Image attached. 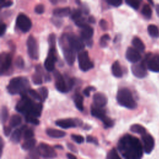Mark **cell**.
<instances>
[{"label":"cell","instance_id":"cell-60","mask_svg":"<svg viewBox=\"0 0 159 159\" xmlns=\"http://www.w3.org/2000/svg\"><path fill=\"white\" fill-rule=\"evenodd\" d=\"M55 147H56V148H62L61 146H59V145H56Z\"/></svg>","mask_w":159,"mask_h":159},{"label":"cell","instance_id":"cell-10","mask_svg":"<svg viewBox=\"0 0 159 159\" xmlns=\"http://www.w3.org/2000/svg\"><path fill=\"white\" fill-rule=\"evenodd\" d=\"M60 44H61V48H62V51H63V57L65 58V61H66V63L69 65H70V66L73 65V64L74 63V62L75 61V58H76V51H75L73 49H72L68 45V43H67L68 45H66L65 44V43L64 42H63L62 40H61Z\"/></svg>","mask_w":159,"mask_h":159},{"label":"cell","instance_id":"cell-32","mask_svg":"<svg viewBox=\"0 0 159 159\" xmlns=\"http://www.w3.org/2000/svg\"><path fill=\"white\" fill-rule=\"evenodd\" d=\"M35 143H36V140L34 139L27 140L22 143V148L25 150H31L34 149V146L35 145Z\"/></svg>","mask_w":159,"mask_h":159},{"label":"cell","instance_id":"cell-39","mask_svg":"<svg viewBox=\"0 0 159 159\" xmlns=\"http://www.w3.org/2000/svg\"><path fill=\"white\" fill-rule=\"evenodd\" d=\"M107 159H121L116 148H112L107 155Z\"/></svg>","mask_w":159,"mask_h":159},{"label":"cell","instance_id":"cell-1","mask_svg":"<svg viewBox=\"0 0 159 159\" xmlns=\"http://www.w3.org/2000/svg\"><path fill=\"white\" fill-rule=\"evenodd\" d=\"M117 148L125 159H141L143 147L140 140L135 137L126 134L120 139Z\"/></svg>","mask_w":159,"mask_h":159},{"label":"cell","instance_id":"cell-2","mask_svg":"<svg viewBox=\"0 0 159 159\" xmlns=\"http://www.w3.org/2000/svg\"><path fill=\"white\" fill-rule=\"evenodd\" d=\"M41 102H35L27 96H22L21 99L17 103L15 109L16 111L25 116H32L39 117L41 116L42 111Z\"/></svg>","mask_w":159,"mask_h":159},{"label":"cell","instance_id":"cell-4","mask_svg":"<svg viewBox=\"0 0 159 159\" xmlns=\"http://www.w3.org/2000/svg\"><path fill=\"white\" fill-rule=\"evenodd\" d=\"M116 99L120 106L126 108L134 109L137 107V104L133 98L131 91L127 88H120L118 90Z\"/></svg>","mask_w":159,"mask_h":159},{"label":"cell","instance_id":"cell-18","mask_svg":"<svg viewBox=\"0 0 159 159\" xmlns=\"http://www.w3.org/2000/svg\"><path fill=\"white\" fill-rule=\"evenodd\" d=\"M127 60L131 63H136L141 59L140 52L133 47H128L125 52Z\"/></svg>","mask_w":159,"mask_h":159},{"label":"cell","instance_id":"cell-50","mask_svg":"<svg viewBox=\"0 0 159 159\" xmlns=\"http://www.w3.org/2000/svg\"><path fill=\"white\" fill-rule=\"evenodd\" d=\"M45 10L44 8V6L42 4H38L34 8V11L37 14H41L42 13H43Z\"/></svg>","mask_w":159,"mask_h":159},{"label":"cell","instance_id":"cell-36","mask_svg":"<svg viewBox=\"0 0 159 159\" xmlns=\"http://www.w3.org/2000/svg\"><path fill=\"white\" fill-rule=\"evenodd\" d=\"M40 156V155L39 154L37 148H34V149L30 150V152L29 153L26 159H39Z\"/></svg>","mask_w":159,"mask_h":159},{"label":"cell","instance_id":"cell-49","mask_svg":"<svg viewBox=\"0 0 159 159\" xmlns=\"http://www.w3.org/2000/svg\"><path fill=\"white\" fill-rule=\"evenodd\" d=\"M107 3L110 4L111 6L114 7H119L122 3V1L121 0H106Z\"/></svg>","mask_w":159,"mask_h":159},{"label":"cell","instance_id":"cell-24","mask_svg":"<svg viewBox=\"0 0 159 159\" xmlns=\"http://www.w3.org/2000/svg\"><path fill=\"white\" fill-rule=\"evenodd\" d=\"M46 133L49 137L52 138H61L66 135V132L64 131L55 129H47Z\"/></svg>","mask_w":159,"mask_h":159},{"label":"cell","instance_id":"cell-15","mask_svg":"<svg viewBox=\"0 0 159 159\" xmlns=\"http://www.w3.org/2000/svg\"><path fill=\"white\" fill-rule=\"evenodd\" d=\"M142 140L143 142V148L146 153H150L153 150L155 146V140L153 137L148 134H145L142 135Z\"/></svg>","mask_w":159,"mask_h":159},{"label":"cell","instance_id":"cell-31","mask_svg":"<svg viewBox=\"0 0 159 159\" xmlns=\"http://www.w3.org/2000/svg\"><path fill=\"white\" fill-rule=\"evenodd\" d=\"M141 13L145 18H146L147 19H150L152 17V9H151L150 5L148 4H144L142 8Z\"/></svg>","mask_w":159,"mask_h":159},{"label":"cell","instance_id":"cell-29","mask_svg":"<svg viewBox=\"0 0 159 159\" xmlns=\"http://www.w3.org/2000/svg\"><path fill=\"white\" fill-rule=\"evenodd\" d=\"M130 130L134 133H137L140 135H143L146 134V129L144 127L140 124H133L130 126Z\"/></svg>","mask_w":159,"mask_h":159},{"label":"cell","instance_id":"cell-34","mask_svg":"<svg viewBox=\"0 0 159 159\" xmlns=\"http://www.w3.org/2000/svg\"><path fill=\"white\" fill-rule=\"evenodd\" d=\"M9 117V112L6 106H2L1 111V120L2 123H4L7 121Z\"/></svg>","mask_w":159,"mask_h":159},{"label":"cell","instance_id":"cell-40","mask_svg":"<svg viewBox=\"0 0 159 159\" xmlns=\"http://www.w3.org/2000/svg\"><path fill=\"white\" fill-rule=\"evenodd\" d=\"M110 40V37L108 34L103 35L99 40V45L102 47H106L107 45V42Z\"/></svg>","mask_w":159,"mask_h":159},{"label":"cell","instance_id":"cell-17","mask_svg":"<svg viewBox=\"0 0 159 159\" xmlns=\"http://www.w3.org/2000/svg\"><path fill=\"white\" fill-rule=\"evenodd\" d=\"M81 122L80 120L75 119H59L55 121V124L57 126H59L63 129H68L71 127H75L77 126V124H80Z\"/></svg>","mask_w":159,"mask_h":159},{"label":"cell","instance_id":"cell-20","mask_svg":"<svg viewBox=\"0 0 159 159\" xmlns=\"http://www.w3.org/2000/svg\"><path fill=\"white\" fill-rule=\"evenodd\" d=\"M91 114L93 116L100 119L103 122L107 116L106 115V111L104 109L101 107H98L94 106H92L91 107Z\"/></svg>","mask_w":159,"mask_h":159},{"label":"cell","instance_id":"cell-57","mask_svg":"<svg viewBox=\"0 0 159 159\" xmlns=\"http://www.w3.org/2000/svg\"><path fill=\"white\" fill-rule=\"evenodd\" d=\"M88 22L91 23V24H94L96 22V20H95V18L92 16H90L89 17H88Z\"/></svg>","mask_w":159,"mask_h":159},{"label":"cell","instance_id":"cell-44","mask_svg":"<svg viewBox=\"0 0 159 159\" xmlns=\"http://www.w3.org/2000/svg\"><path fill=\"white\" fill-rule=\"evenodd\" d=\"M55 40H56V36L54 34H50L48 37V44L50 47H55Z\"/></svg>","mask_w":159,"mask_h":159},{"label":"cell","instance_id":"cell-16","mask_svg":"<svg viewBox=\"0 0 159 159\" xmlns=\"http://www.w3.org/2000/svg\"><path fill=\"white\" fill-rule=\"evenodd\" d=\"M12 57L9 53H2L1 55V74L5 73L11 66Z\"/></svg>","mask_w":159,"mask_h":159},{"label":"cell","instance_id":"cell-43","mask_svg":"<svg viewBox=\"0 0 159 159\" xmlns=\"http://www.w3.org/2000/svg\"><path fill=\"white\" fill-rule=\"evenodd\" d=\"M75 24L78 26V27H81V28H83L85 26H86L88 24L86 22V19L84 17H81L80 19H78V20H76V21H75Z\"/></svg>","mask_w":159,"mask_h":159},{"label":"cell","instance_id":"cell-26","mask_svg":"<svg viewBox=\"0 0 159 159\" xmlns=\"http://www.w3.org/2000/svg\"><path fill=\"white\" fill-rule=\"evenodd\" d=\"M132 44L139 52H143L145 47L142 40L138 37H134L132 40Z\"/></svg>","mask_w":159,"mask_h":159},{"label":"cell","instance_id":"cell-27","mask_svg":"<svg viewBox=\"0 0 159 159\" xmlns=\"http://www.w3.org/2000/svg\"><path fill=\"white\" fill-rule=\"evenodd\" d=\"M74 102L76 108L79 111H83V96L81 94H80V93H77L75 94L74 98Z\"/></svg>","mask_w":159,"mask_h":159},{"label":"cell","instance_id":"cell-25","mask_svg":"<svg viewBox=\"0 0 159 159\" xmlns=\"http://www.w3.org/2000/svg\"><path fill=\"white\" fill-rule=\"evenodd\" d=\"M111 71L113 76L117 78H120L123 75L122 68L118 61H115L113 63L111 68Z\"/></svg>","mask_w":159,"mask_h":159},{"label":"cell","instance_id":"cell-38","mask_svg":"<svg viewBox=\"0 0 159 159\" xmlns=\"http://www.w3.org/2000/svg\"><path fill=\"white\" fill-rule=\"evenodd\" d=\"M81 14L82 11L80 9H75L71 12V17L74 21H76L78 19L81 17Z\"/></svg>","mask_w":159,"mask_h":159},{"label":"cell","instance_id":"cell-41","mask_svg":"<svg viewBox=\"0 0 159 159\" xmlns=\"http://www.w3.org/2000/svg\"><path fill=\"white\" fill-rule=\"evenodd\" d=\"M25 120L27 122L32 124L34 125H39L40 122L39 120L37 119V117L32 116H25Z\"/></svg>","mask_w":159,"mask_h":159},{"label":"cell","instance_id":"cell-52","mask_svg":"<svg viewBox=\"0 0 159 159\" xmlns=\"http://www.w3.org/2000/svg\"><path fill=\"white\" fill-rule=\"evenodd\" d=\"M13 2L11 1H1V7H9L12 4Z\"/></svg>","mask_w":159,"mask_h":159},{"label":"cell","instance_id":"cell-28","mask_svg":"<svg viewBox=\"0 0 159 159\" xmlns=\"http://www.w3.org/2000/svg\"><path fill=\"white\" fill-rule=\"evenodd\" d=\"M22 132V130L21 129H16L11 134V140L14 143H19L21 139Z\"/></svg>","mask_w":159,"mask_h":159},{"label":"cell","instance_id":"cell-9","mask_svg":"<svg viewBox=\"0 0 159 159\" xmlns=\"http://www.w3.org/2000/svg\"><path fill=\"white\" fill-rule=\"evenodd\" d=\"M53 75L55 78V86L58 91L61 93H67L70 90L67 81H65V79L59 71L55 70L53 71Z\"/></svg>","mask_w":159,"mask_h":159},{"label":"cell","instance_id":"cell-35","mask_svg":"<svg viewBox=\"0 0 159 159\" xmlns=\"http://www.w3.org/2000/svg\"><path fill=\"white\" fill-rule=\"evenodd\" d=\"M38 91H39V93L42 102L45 101V99H47V98L48 97V91L47 88L45 86H43V87H41V88H39Z\"/></svg>","mask_w":159,"mask_h":159},{"label":"cell","instance_id":"cell-14","mask_svg":"<svg viewBox=\"0 0 159 159\" xmlns=\"http://www.w3.org/2000/svg\"><path fill=\"white\" fill-rule=\"evenodd\" d=\"M147 66L143 60L140 63L134 64L131 66V71L133 75L139 78H143L147 76Z\"/></svg>","mask_w":159,"mask_h":159},{"label":"cell","instance_id":"cell-46","mask_svg":"<svg viewBox=\"0 0 159 159\" xmlns=\"http://www.w3.org/2000/svg\"><path fill=\"white\" fill-rule=\"evenodd\" d=\"M71 139L73 140L76 142L78 143H81L84 142V137L82 135H76V134H72L71 135Z\"/></svg>","mask_w":159,"mask_h":159},{"label":"cell","instance_id":"cell-23","mask_svg":"<svg viewBox=\"0 0 159 159\" xmlns=\"http://www.w3.org/2000/svg\"><path fill=\"white\" fill-rule=\"evenodd\" d=\"M93 28L89 25H87L84 27L82 28V30H81L80 32L82 39H83L85 40H90L89 39H91V38L93 37Z\"/></svg>","mask_w":159,"mask_h":159},{"label":"cell","instance_id":"cell-3","mask_svg":"<svg viewBox=\"0 0 159 159\" xmlns=\"http://www.w3.org/2000/svg\"><path fill=\"white\" fill-rule=\"evenodd\" d=\"M30 87V83L26 77L17 76L11 80L7 86V90L12 95L19 94L24 96L29 92Z\"/></svg>","mask_w":159,"mask_h":159},{"label":"cell","instance_id":"cell-11","mask_svg":"<svg viewBox=\"0 0 159 159\" xmlns=\"http://www.w3.org/2000/svg\"><path fill=\"white\" fill-rule=\"evenodd\" d=\"M16 25L23 32H28L32 27L31 20L23 13H20L16 18Z\"/></svg>","mask_w":159,"mask_h":159},{"label":"cell","instance_id":"cell-19","mask_svg":"<svg viewBox=\"0 0 159 159\" xmlns=\"http://www.w3.org/2000/svg\"><path fill=\"white\" fill-rule=\"evenodd\" d=\"M94 105L98 107H104L107 102V98L105 94L101 93H96L93 97Z\"/></svg>","mask_w":159,"mask_h":159},{"label":"cell","instance_id":"cell-5","mask_svg":"<svg viewBox=\"0 0 159 159\" xmlns=\"http://www.w3.org/2000/svg\"><path fill=\"white\" fill-rule=\"evenodd\" d=\"M68 45L75 51H83L85 45L83 41L74 34H65Z\"/></svg>","mask_w":159,"mask_h":159},{"label":"cell","instance_id":"cell-58","mask_svg":"<svg viewBox=\"0 0 159 159\" xmlns=\"http://www.w3.org/2000/svg\"><path fill=\"white\" fill-rule=\"evenodd\" d=\"M66 156H67V157H68V159H77V158H76V157H75L74 155H73V154H71V153H67Z\"/></svg>","mask_w":159,"mask_h":159},{"label":"cell","instance_id":"cell-7","mask_svg":"<svg viewBox=\"0 0 159 159\" xmlns=\"http://www.w3.org/2000/svg\"><path fill=\"white\" fill-rule=\"evenodd\" d=\"M148 70L151 71L159 73V55L148 53L143 59Z\"/></svg>","mask_w":159,"mask_h":159},{"label":"cell","instance_id":"cell-54","mask_svg":"<svg viewBox=\"0 0 159 159\" xmlns=\"http://www.w3.org/2000/svg\"><path fill=\"white\" fill-rule=\"evenodd\" d=\"M3 132H4V134L6 135V136H9L11 134V128L10 127H8V126H4L3 127Z\"/></svg>","mask_w":159,"mask_h":159},{"label":"cell","instance_id":"cell-8","mask_svg":"<svg viewBox=\"0 0 159 159\" xmlns=\"http://www.w3.org/2000/svg\"><path fill=\"white\" fill-rule=\"evenodd\" d=\"M27 47L29 56L34 60H38L39 57V45L36 39L32 35H30L27 38Z\"/></svg>","mask_w":159,"mask_h":159},{"label":"cell","instance_id":"cell-55","mask_svg":"<svg viewBox=\"0 0 159 159\" xmlns=\"http://www.w3.org/2000/svg\"><path fill=\"white\" fill-rule=\"evenodd\" d=\"M6 28H7V26H6V24H1V27H0V35L1 36H2L4 33L6 32Z\"/></svg>","mask_w":159,"mask_h":159},{"label":"cell","instance_id":"cell-48","mask_svg":"<svg viewBox=\"0 0 159 159\" xmlns=\"http://www.w3.org/2000/svg\"><path fill=\"white\" fill-rule=\"evenodd\" d=\"M95 90H96L95 87L92 86H87L86 88H84V89L83 90V94L85 96L89 97L90 96V93L91 91H95Z\"/></svg>","mask_w":159,"mask_h":159},{"label":"cell","instance_id":"cell-6","mask_svg":"<svg viewBox=\"0 0 159 159\" xmlns=\"http://www.w3.org/2000/svg\"><path fill=\"white\" fill-rule=\"evenodd\" d=\"M78 60L79 68L83 71H87L94 67V64L90 60L88 52L86 50H83L79 52L78 55Z\"/></svg>","mask_w":159,"mask_h":159},{"label":"cell","instance_id":"cell-45","mask_svg":"<svg viewBox=\"0 0 159 159\" xmlns=\"http://www.w3.org/2000/svg\"><path fill=\"white\" fill-rule=\"evenodd\" d=\"M29 93V94L35 100H37V101H41V98H40V96L39 94V93L36 91L34 89H30L28 92Z\"/></svg>","mask_w":159,"mask_h":159},{"label":"cell","instance_id":"cell-59","mask_svg":"<svg viewBox=\"0 0 159 159\" xmlns=\"http://www.w3.org/2000/svg\"><path fill=\"white\" fill-rule=\"evenodd\" d=\"M156 12H157L158 16L159 17V4H157L156 6Z\"/></svg>","mask_w":159,"mask_h":159},{"label":"cell","instance_id":"cell-37","mask_svg":"<svg viewBox=\"0 0 159 159\" xmlns=\"http://www.w3.org/2000/svg\"><path fill=\"white\" fill-rule=\"evenodd\" d=\"M125 2L135 10H137L140 7L141 1L139 0H126Z\"/></svg>","mask_w":159,"mask_h":159},{"label":"cell","instance_id":"cell-33","mask_svg":"<svg viewBox=\"0 0 159 159\" xmlns=\"http://www.w3.org/2000/svg\"><path fill=\"white\" fill-rule=\"evenodd\" d=\"M147 31L148 34L152 37H157L159 35L158 28L153 24H150L148 26Z\"/></svg>","mask_w":159,"mask_h":159},{"label":"cell","instance_id":"cell-21","mask_svg":"<svg viewBox=\"0 0 159 159\" xmlns=\"http://www.w3.org/2000/svg\"><path fill=\"white\" fill-rule=\"evenodd\" d=\"M42 74L43 71L40 65L36 66V71L32 76V82L37 85L41 84L42 83Z\"/></svg>","mask_w":159,"mask_h":159},{"label":"cell","instance_id":"cell-22","mask_svg":"<svg viewBox=\"0 0 159 159\" xmlns=\"http://www.w3.org/2000/svg\"><path fill=\"white\" fill-rule=\"evenodd\" d=\"M70 14V8L69 7H57L53 9V15L58 18L66 17Z\"/></svg>","mask_w":159,"mask_h":159},{"label":"cell","instance_id":"cell-13","mask_svg":"<svg viewBox=\"0 0 159 159\" xmlns=\"http://www.w3.org/2000/svg\"><path fill=\"white\" fill-rule=\"evenodd\" d=\"M38 151L40 156L46 158H53L56 157L57 153L54 149L50 145L41 143L37 147Z\"/></svg>","mask_w":159,"mask_h":159},{"label":"cell","instance_id":"cell-56","mask_svg":"<svg viewBox=\"0 0 159 159\" xmlns=\"http://www.w3.org/2000/svg\"><path fill=\"white\" fill-rule=\"evenodd\" d=\"M67 146H68V148L70 150H71V151H73V152H77V150H76V147H75L73 144H71V143H68V144H67Z\"/></svg>","mask_w":159,"mask_h":159},{"label":"cell","instance_id":"cell-42","mask_svg":"<svg viewBox=\"0 0 159 159\" xmlns=\"http://www.w3.org/2000/svg\"><path fill=\"white\" fill-rule=\"evenodd\" d=\"M34 132L32 129H27L24 130V138L25 140H30L33 139L32 137H34Z\"/></svg>","mask_w":159,"mask_h":159},{"label":"cell","instance_id":"cell-51","mask_svg":"<svg viewBox=\"0 0 159 159\" xmlns=\"http://www.w3.org/2000/svg\"><path fill=\"white\" fill-rule=\"evenodd\" d=\"M86 141L87 142H89V143H94V144H96V145H98V139L94 137H93L91 135H88L87 137H86Z\"/></svg>","mask_w":159,"mask_h":159},{"label":"cell","instance_id":"cell-12","mask_svg":"<svg viewBox=\"0 0 159 159\" xmlns=\"http://www.w3.org/2000/svg\"><path fill=\"white\" fill-rule=\"evenodd\" d=\"M57 52L55 47L49 48L47 57L44 61V66L48 71H53L55 68V64L57 61Z\"/></svg>","mask_w":159,"mask_h":159},{"label":"cell","instance_id":"cell-47","mask_svg":"<svg viewBox=\"0 0 159 159\" xmlns=\"http://www.w3.org/2000/svg\"><path fill=\"white\" fill-rule=\"evenodd\" d=\"M15 65L16 67H17L18 68H22L24 66V60L23 58L19 56L16 59V61H15Z\"/></svg>","mask_w":159,"mask_h":159},{"label":"cell","instance_id":"cell-30","mask_svg":"<svg viewBox=\"0 0 159 159\" xmlns=\"http://www.w3.org/2000/svg\"><path fill=\"white\" fill-rule=\"evenodd\" d=\"M22 118L18 114H14L11 116L9 121V125L11 127H16L21 124Z\"/></svg>","mask_w":159,"mask_h":159},{"label":"cell","instance_id":"cell-53","mask_svg":"<svg viewBox=\"0 0 159 159\" xmlns=\"http://www.w3.org/2000/svg\"><path fill=\"white\" fill-rule=\"evenodd\" d=\"M99 25H100L101 27L103 30H106L107 29V25H108L107 21H106V20H104V19H102L100 20V22H99Z\"/></svg>","mask_w":159,"mask_h":159}]
</instances>
